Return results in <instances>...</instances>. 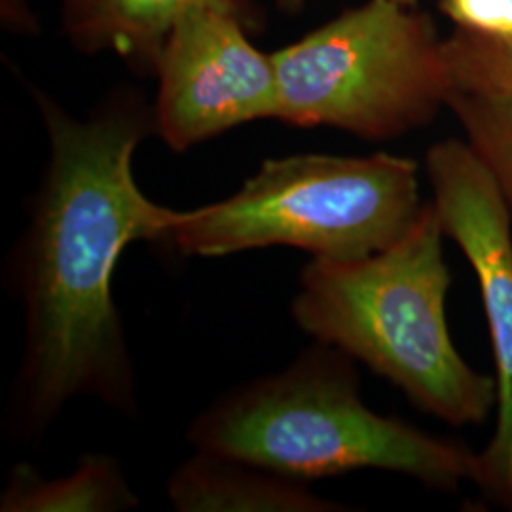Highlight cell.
Segmentation results:
<instances>
[{
	"label": "cell",
	"instance_id": "1",
	"mask_svg": "<svg viewBox=\"0 0 512 512\" xmlns=\"http://www.w3.org/2000/svg\"><path fill=\"white\" fill-rule=\"evenodd\" d=\"M33 95L50 160L6 275L23 308V353L6 418L23 444L44 439L78 397L137 412L135 366L112 283L129 245H169L181 213L152 202L135 181V150L156 133L154 107L141 93H110L84 120L40 90Z\"/></svg>",
	"mask_w": 512,
	"mask_h": 512
},
{
	"label": "cell",
	"instance_id": "2",
	"mask_svg": "<svg viewBox=\"0 0 512 512\" xmlns=\"http://www.w3.org/2000/svg\"><path fill=\"white\" fill-rule=\"evenodd\" d=\"M444 238L435 205L425 203L387 249L355 260L311 258L291 313L315 342L368 366L425 414L465 427L490 418L497 384L463 359L448 329Z\"/></svg>",
	"mask_w": 512,
	"mask_h": 512
},
{
	"label": "cell",
	"instance_id": "3",
	"mask_svg": "<svg viewBox=\"0 0 512 512\" xmlns=\"http://www.w3.org/2000/svg\"><path fill=\"white\" fill-rule=\"evenodd\" d=\"M186 439L200 452L302 482L376 469L456 494L478 471L467 444L370 410L353 359L321 342L285 370L226 391L190 423Z\"/></svg>",
	"mask_w": 512,
	"mask_h": 512
},
{
	"label": "cell",
	"instance_id": "4",
	"mask_svg": "<svg viewBox=\"0 0 512 512\" xmlns=\"http://www.w3.org/2000/svg\"><path fill=\"white\" fill-rule=\"evenodd\" d=\"M423 207L412 158L293 154L262 162L230 198L181 211L169 245L205 258L293 247L355 260L403 238Z\"/></svg>",
	"mask_w": 512,
	"mask_h": 512
},
{
	"label": "cell",
	"instance_id": "5",
	"mask_svg": "<svg viewBox=\"0 0 512 512\" xmlns=\"http://www.w3.org/2000/svg\"><path fill=\"white\" fill-rule=\"evenodd\" d=\"M279 122L393 141L429 126L454 92L433 19L368 0L272 54Z\"/></svg>",
	"mask_w": 512,
	"mask_h": 512
},
{
	"label": "cell",
	"instance_id": "6",
	"mask_svg": "<svg viewBox=\"0 0 512 512\" xmlns=\"http://www.w3.org/2000/svg\"><path fill=\"white\" fill-rule=\"evenodd\" d=\"M427 179L446 238L476 275L495 363V431L478 454L475 484L495 507L512 511V213L467 141L427 150Z\"/></svg>",
	"mask_w": 512,
	"mask_h": 512
},
{
	"label": "cell",
	"instance_id": "7",
	"mask_svg": "<svg viewBox=\"0 0 512 512\" xmlns=\"http://www.w3.org/2000/svg\"><path fill=\"white\" fill-rule=\"evenodd\" d=\"M249 35L236 14L213 4L186 8L169 27L154 69V116L156 133L173 152L277 118L274 57Z\"/></svg>",
	"mask_w": 512,
	"mask_h": 512
},
{
	"label": "cell",
	"instance_id": "8",
	"mask_svg": "<svg viewBox=\"0 0 512 512\" xmlns=\"http://www.w3.org/2000/svg\"><path fill=\"white\" fill-rule=\"evenodd\" d=\"M179 512H332L342 503L313 494L308 482L277 475L241 459L196 450L167 480Z\"/></svg>",
	"mask_w": 512,
	"mask_h": 512
},
{
	"label": "cell",
	"instance_id": "9",
	"mask_svg": "<svg viewBox=\"0 0 512 512\" xmlns=\"http://www.w3.org/2000/svg\"><path fill=\"white\" fill-rule=\"evenodd\" d=\"M194 4H213L236 14L251 33L262 23L253 0H99L92 18L69 38L86 54L114 52L135 71L154 74L169 27Z\"/></svg>",
	"mask_w": 512,
	"mask_h": 512
},
{
	"label": "cell",
	"instance_id": "10",
	"mask_svg": "<svg viewBox=\"0 0 512 512\" xmlns=\"http://www.w3.org/2000/svg\"><path fill=\"white\" fill-rule=\"evenodd\" d=\"M139 507L118 459L86 454L73 475L44 478L31 463L12 467L0 495L2 512H114Z\"/></svg>",
	"mask_w": 512,
	"mask_h": 512
},
{
	"label": "cell",
	"instance_id": "11",
	"mask_svg": "<svg viewBox=\"0 0 512 512\" xmlns=\"http://www.w3.org/2000/svg\"><path fill=\"white\" fill-rule=\"evenodd\" d=\"M448 109L512 213V95L454 92Z\"/></svg>",
	"mask_w": 512,
	"mask_h": 512
},
{
	"label": "cell",
	"instance_id": "12",
	"mask_svg": "<svg viewBox=\"0 0 512 512\" xmlns=\"http://www.w3.org/2000/svg\"><path fill=\"white\" fill-rule=\"evenodd\" d=\"M444 48L454 92L512 95V42L473 46L450 37L444 40Z\"/></svg>",
	"mask_w": 512,
	"mask_h": 512
},
{
	"label": "cell",
	"instance_id": "13",
	"mask_svg": "<svg viewBox=\"0 0 512 512\" xmlns=\"http://www.w3.org/2000/svg\"><path fill=\"white\" fill-rule=\"evenodd\" d=\"M440 10L456 25L452 37L473 46L512 42V0H439Z\"/></svg>",
	"mask_w": 512,
	"mask_h": 512
},
{
	"label": "cell",
	"instance_id": "14",
	"mask_svg": "<svg viewBox=\"0 0 512 512\" xmlns=\"http://www.w3.org/2000/svg\"><path fill=\"white\" fill-rule=\"evenodd\" d=\"M61 4H63V29L67 35H71L92 18L99 0H61Z\"/></svg>",
	"mask_w": 512,
	"mask_h": 512
},
{
	"label": "cell",
	"instance_id": "15",
	"mask_svg": "<svg viewBox=\"0 0 512 512\" xmlns=\"http://www.w3.org/2000/svg\"><path fill=\"white\" fill-rule=\"evenodd\" d=\"M274 2L279 10H283L285 14H291V16L300 14L306 4V0H274Z\"/></svg>",
	"mask_w": 512,
	"mask_h": 512
},
{
	"label": "cell",
	"instance_id": "16",
	"mask_svg": "<svg viewBox=\"0 0 512 512\" xmlns=\"http://www.w3.org/2000/svg\"><path fill=\"white\" fill-rule=\"evenodd\" d=\"M395 2H399V4H404V6H410V8H416V4H418L420 0H395Z\"/></svg>",
	"mask_w": 512,
	"mask_h": 512
}]
</instances>
